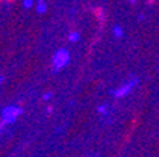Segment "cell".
Here are the masks:
<instances>
[{"label":"cell","mask_w":159,"mask_h":157,"mask_svg":"<svg viewBox=\"0 0 159 157\" xmlns=\"http://www.w3.org/2000/svg\"><path fill=\"white\" fill-rule=\"evenodd\" d=\"M23 113V108H20V106H14V105H10L7 108H4L2 111V119L6 124H11L17 120L20 115Z\"/></svg>","instance_id":"6da1fadb"},{"label":"cell","mask_w":159,"mask_h":157,"mask_svg":"<svg viewBox=\"0 0 159 157\" xmlns=\"http://www.w3.org/2000/svg\"><path fill=\"white\" fill-rule=\"evenodd\" d=\"M70 62V52L66 48H60L56 51L53 57V65H54V71H60Z\"/></svg>","instance_id":"7a4b0ae2"},{"label":"cell","mask_w":159,"mask_h":157,"mask_svg":"<svg viewBox=\"0 0 159 157\" xmlns=\"http://www.w3.org/2000/svg\"><path fill=\"white\" fill-rule=\"evenodd\" d=\"M136 84H138V81H136V79H131L129 82L124 84L122 86H119V88L114 92L115 98H122V96H126L128 94H131V91L134 89V86H135Z\"/></svg>","instance_id":"3957f363"},{"label":"cell","mask_w":159,"mask_h":157,"mask_svg":"<svg viewBox=\"0 0 159 157\" xmlns=\"http://www.w3.org/2000/svg\"><path fill=\"white\" fill-rule=\"evenodd\" d=\"M36 10L39 14H43L47 11V4L44 2H37V6H36Z\"/></svg>","instance_id":"277c9868"},{"label":"cell","mask_w":159,"mask_h":157,"mask_svg":"<svg viewBox=\"0 0 159 157\" xmlns=\"http://www.w3.org/2000/svg\"><path fill=\"white\" fill-rule=\"evenodd\" d=\"M112 33H114V36H115L116 38H121V37L124 36V30L121 28L119 26H115V27L112 28Z\"/></svg>","instance_id":"5b68a950"},{"label":"cell","mask_w":159,"mask_h":157,"mask_svg":"<svg viewBox=\"0 0 159 157\" xmlns=\"http://www.w3.org/2000/svg\"><path fill=\"white\" fill-rule=\"evenodd\" d=\"M80 40V33H77V31H73V33L68 34V41H71V43H75V41H78Z\"/></svg>","instance_id":"8992f818"},{"label":"cell","mask_w":159,"mask_h":157,"mask_svg":"<svg viewBox=\"0 0 159 157\" xmlns=\"http://www.w3.org/2000/svg\"><path fill=\"white\" fill-rule=\"evenodd\" d=\"M33 4H34V0H23L24 9H30V7H33Z\"/></svg>","instance_id":"52a82bcc"},{"label":"cell","mask_w":159,"mask_h":157,"mask_svg":"<svg viewBox=\"0 0 159 157\" xmlns=\"http://www.w3.org/2000/svg\"><path fill=\"white\" fill-rule=\"evenodd\" d=\"M98 112H99L101 115H104V116H107V113H108L107 105H101V106H98Z\"/></svg>","instance_id":"ba28073f"},{"label":"cell","mask_w":159,"mask_h":157,"mask_svg":"<svg viewBox=\"0 0 159 157\" xmlns=\"http://www.w3.org/2000/svg\"><path fill=\"white\" fill-rule=\"evenodd\" d=\"M51 96H53V94H51V92H47V94H44L43 99L44 101H48V99H51Z\"/></svg>","instance_id":"9c48e42d"},{"label":"cell","mask_w":159,"mask_h":157,"mask_svg":"<svg viewBox=\"0 0 159 157\" xmlns=\"http://www.w3.org/2000/svg\"><path fill=\"white\" fill-rule=\"evenodd\" d=\"M4 126H6V123H4V122L2 120V123H0V133L3 132V128H4Z\"/></svg>","instance_id":"30bf717a"},{"label":"cell","mask_w":159,"mask_h":157,"mask_svg":"<svg viewBox=\"0 0 159 157\" xmlns=\"http://www.w3.org/2000/svg\"><path fill=\"white\" fill-rule=\"evenodd\" d=\"M53 112V108H47V113H51Z\"/></svg>","instance_id":"8fae6325"},{"label":"cell","mask_w":159,"mask_h":157,"mask_svg":"<svg viewBox=\"0 0 159 157\" xmlns=\"http://www.w3.org/2000/svg\"><path fill=\"white\" fill-rule=\"evenodd\" d=\"M3 81H4V76H0V85L3 84Z\"/></svg>","instance_id":"7c38bea8"},{"label":"cell","mask_w":159,"mask_h":157,"mask_svg":"<svg viewBox=\"0 0 159 157\" xmlns=\"http://www.w3.org/2000/svg\"><path fill=\"white\" fill-rule=\"evenodd\" d=\"M136 0H129V3H135Z\"/></svg>","instance_id":"4fadbf2b"},{"label":"cell","mask_w":159,"mask_h":157,"mask_svg":"<svg viewBox=\"0 0 159 157\" xmlns=\"http://www.w3.org/2000/svg\"><path fill=\"white\" fill-rule=\"evenodd\" d=\"M37 2H44V0H37Z\"/></svg>","instance_id":"5bb4252c"}]
</instances>
